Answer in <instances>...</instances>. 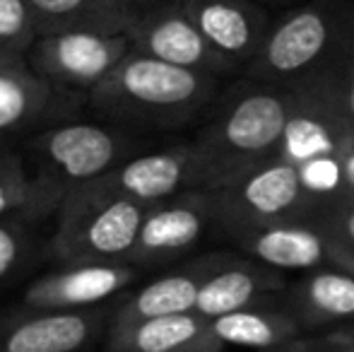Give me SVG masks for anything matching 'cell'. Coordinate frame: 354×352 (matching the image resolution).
<instances>
[{"instance_id": "1", "label": "cell", "mask_w": 354, "mask_h": 352, "mask_svg": "<svg viewBox=\"0 0 354 352\" xmlns=\"http://www.w3.org/2000/svg\"><path fill=\"white\" fill-rule=\"evenodd\" d=\"M292 106L294 87L266 85L243 75L222 85L201 131L191 138L198 188H224L280 155Z\"/></svg>"}, {"instance_id": "2", "label": "cell", "mask_w": 354, "mask_h": 352, "mask_svg": "<svg viewBox=\"0 0 354 352\" xmlns=\"http://www.w3.org/2000/svg\"><path fill=\"white\" fill-rule=\"evenodd\" d=\"M222 85L210 73L131 51L87 94V106L131 131H178L205 118Z\"/></svg>"}, {"instance_id": "3", "label": "cell", "mask_w": 354, "mask_h": 352, "mask_svg": "<svg viewBox=\"0 0 354 352\" xmlns=\"http://www.w3.org/2000/svg\"><path fill=\"white\" fill-rule=\"evenodd\" d=\"M145 150H149L147 140L131 128L71 118L29 138L24 142V160L56 215L68 191L104 176Z\"/></svg>"}, {"instance_id": "4", "label": "cell", "mask_w": 354, "mask_h": 352, "mask_svg": "<svg viewBox=\"0 0 354 352\" xmlns=\"http://www.w3.org/2000/svg\"><path fill=\"white\" fill-rule=\"evenodd\" d=\"M149 205L73 188L56 210L46 256L68 263H128Z\"/></svg>"}, {"instance_id": "5", "label": "cell", "mask_w": 354, "mask_h": 352, "mask_svg": "<svg viewBox=\"0 0 354 352\" xmlns=\"http://www.w3.org/2000/svg\"><path fill=\"white\" fill-rule=\"evenodd\" d=\"M352 0H306L282 10L243 77L294 87L318 73L333 56Z\"/></svg>"}, {"instance_id": "6", "label": "cell", "mask_w": 354, "mask_h": 352, "mask_svg": "<svg viewBox=\"0 0 354 352\" xmlns=\"http://www.w3.org/2000/svg\"><path fill=\"white\" fill-rule=\"evenodd\" d=\"M212 201L214 232L222 239L246 227L297 217L313 220L306 210L299 169L282 157H272L229 186L212 191Z\"/></svg>"}, {"instance_id": "7", "label": "cell", "mask_w": 354, "mask_h": 352, "mask_svg": "<svg viewBox=\"0 0 354 352\" xmlns=\"http://www.w3.org/2000/svg\"><path fill=\"white\" fill-rule=\"evenodd\" d=\"M210 230H214L212 191L188 188L149 205L128 263L142 272L176 266L191 259Z\"/></svg>"}, {"instance_id": "8", "label": "cell", "mask_w": 354, "mask_h": 352, "mask_svg": "<svg viewBox=\"0 0 354 352\" xmlns=\"http://www.w3.org/2000/svg\"><path fill=\"white\" fill-rule=\"evenodd\" d=\"M131 51L128 34L56 32L39 34L27 61L51 85L87 97Z\"/></svg>"}, {"instance_id": "9", "label": "cell", "mask_w": 354, "mask_h": 352, "mask_svg": "<svg viewBox=\"0 0 354 352\" xmlns=\"http://www.w3.org/2000/svg\"><path fill=\"white\" fill-rule=\"evenodd\" d=\"M87 97L44 80L27 58L0 56V147H15L61 121L77 118Z\"/></svg>"}, {"instance_id": "10", "label": "cell", "mask_w": 354, "mask_h": 352, "mask_svg": "<svg viewBox=\"0 0 354 352\" xmlns=\"http://www.w3.org/2000/svg\"><path fill=\"white\" fill-rule=\"evenodd\" d=\"M354 136V123L340 106L321 71L294 85V106L282 133L280 155L301 167L321 157H340Z\"/></svg>"}, {"instance_id": "11", "label": "cell", "mask_w": 354, "mask_h": 352, "mask_svg": "<svg viewBox=\"0 0 354 352\" xmlns=\"http://www.w3.org/2000/svg\"><path fill=\"white\" fill-rule=\"evenodd\" d=\"M111 324V309H34L17 304L0 314V352H82Z\"/></svg>"}, {"instance_id": "12", "label": "cell", "mask_w": 354, "mask_h": 352, "mask_svg": "<svg viewBox=\"0 0 354 352\" xmlns=\"http://www.w3.org/2000/svg\"><path fill=\"white\" fill-rule=\"evenodd\" d=\"M128 37H131L133 51H140L145 56L159 58L188 71L210 73L222 80L239 77L236 68L214 51L198 24L188 17L181 0H169V3L142 10L136 24L128 29Z\"/></svg>"}, {"instance_id": "13", "label": "cell", "mask_w": 354, "mask_h": 352, "mask_svg": "<svg viewBox=\"0 0 354 352\" xmlns=\"http://www.w3.org/2000/svg\"><path fill=\"white\" fill-rule=\"evenodd\" d=\"M224 239L232 244L234 251L277 268L287 275H299L326 266L350 268L323 220H280L232 232Z\"/></svg>"}, {"instance_id": "14", "label": "cell", "mask_w": 354, "mask_h": 352, "mask_svg": "<svg viewBox=\"0 0 354 352\" xmlns=\"http://www.w3.org/2000/svg\"><path fill=\"white\" fill-rule=\"evenodd\" d=\"M80 188L99 196L128 198L142 205L162 203L188 188H198V162L193 142L181 140L159 150H145L140 155L128 157L104 176L82 183Z\"/></svg>"}, {"instance_id": "15", "label": "cell", "mask_w": 354, "mask_h": 352, "mask_svg": "<svg viewBox=\"0 0 354 352\" xmlns=\"http://www.w3.org/2000/svg\"><path fill=\"white\" fill-rule=\"evenodd\" d=\"M234 251H207L198 254L181 263L171 266L154 280L145 282L142 287L121 295L118 304L111 309V324L109 326H126L154 316H171L196 311L198 297H201L205 282L219 270Z\"/></svg>"}, {"instance_id": "16", "label": "cell", "mask_w": 354, "mask_h": 352, "mask_svg": "<svg viewBox=\"0 0 354 352\" xmlns=\"http://www.w3.org/2000/svg\"><path fill=\"white\" fill-rule=\"evenodd\" d=\"M133 263H68L34 277L22 292V306L34 309H92L126 295L140 280Z\"/></svg>"}, {"instance_id": "17", "label": "cell", "mask_w": 354, "mask_h": 352, "mask_svg": "<svg viewBox=\"0 0 354 352\" xmlns=\"http://www.w3.org/2000/svg\"><path fill=\"white\" fill-rule=\"evenodd\" d=\"M210 46L227 58L239 75L261 51L275 15L256 0H181Z\"/></svg>"}, {"instance_id": "18", "label": "cell", "mask_w": 354, "mask_h": 352, "mask_svg": "<svg viewBox=\"0 0 354 352\" xmlns=\"http://www.w3.org/2000/svg\"><path fill=\"white\" fill-rule=\"evenodd\" d=\"M282 302L306 335L354 324V268L326 266L292 275Z\"/></svg>"}, {"instance_id": "19", "label": "cell", "mask_w": 354, "mask_h": 352, "mask_svg": "<svg viewBox=\"0 0 354 352\" xmlns=\"http://www.w3.org/2000/svg\"><path fill=\"white\" fill-rule=\"evenodd\" d=\"M292 275L287 272L234 251L232 259L205 282L196 311L205 319H217L229 311L280 295Z\"/></svg>"}, {"instance_id": "20", "label": "cell", "mask_w": 354, "mask_h": 352, "mask_svg": "<svg viewBox=\"0 0 354 352\" xmlns=\"http://www.w3.org/2000/svg\"><path fill=\"white\" fill-rule=\"evenodd\" d=\"M224 350L212 335L210 319L198 311L154 316L126 326H109L106 352H191Z\"/></svg>"}, {"instance_id": "21", "label": "cell", "mask_w": 354, "mask_h": 352, "mask_svg": "<svg viewBox=\"0 0 354 352\" xmlns=\"http://www.w3.org/2000/svg\"><path fill=\"white\" fill-rule=\"evenodd\" d=\"M210 328L224 348L236 345V348H246L253 352L280 348V345H287L306 335L282 302V292L256 302V304L243 306V309L210 319Z\"/></svg>"}, {"instance_id": "22", "label": "cell", "mask_w": 354, "mask_h": 352, "mask_svg": "<svg viewBox=\"0 0 354 352\" xmlns=\"http://www.w3.org/2000/svg\"><path fill=\"white\" fill-rule=\"evenodd\" d=\"M39 34H128L140 10L131 0H29Z\"/></svg>"}, {"instance_id": "23", "label": "cell", "mask_w": 354, "mask_h": 352, "mask_svg": "<svg viewBox=\"0 0 354 352\" xmlns=\"http://www.w3.org/2000/svg\"><path fill=\"white\" fill-rule=\"evenodd\" d=\"M39 256V234L32 220L3 217L0 220V282L24 272Z\"/></svg>"}, {"instance_id": "24", "label": "cell", "mask_w": 354, "mask_h": 352, "mask_svg": "<svg viewBox=\"0 0 354 352\" xmlns=\"http://www.w3.org/2000/svg\"><path fill=\"white\" fill-rule=\"evenodd\" d=\"M321 73L328 77L340 106L345 109V113L354 123V0L345 15L333 56L321 68Z\"/></svg>"}, {"instance_id": "25", "label": "cell", "mask_w": 354, "mask_h": 352, "mask_svg": "<svg viewBox=\"0 0 354 352\" xmlns=\"http://www.w3.org/2000/svg\"><path fill=\"white\" fill-rule=\"evenodd\" d=\"M39 37L29 0H0V56L27 58Z\"/></svg>"}, {"instance_id": "26", "label": "cell", "mask_w": 354, "mask_h": 352, "mask_svg": "<svg viewBox=\"0 0 354 352\" xmlns=\"http://www.w3.org/2000/svg\"><path fill=\"white\" fill-rule=\"evenodd\" d=\"M326 230L330 232L337 251L345 259V263L354 268V198L337 205L326 217H321Z\"/></svg>"}, {"instance_id": "27", "label": "cell", "mask_w": 354, "mask_h": 352, "mask_svg": "<svg viewBox=\"0 0 354 352\" xmlns=\"http://www.w3.org/2000/svg\"><path fill=\"white\" fill-rule=\"evenodd\" d=\"M308 335H313L318 340L323 352H354V324L335 326V328Z\"/></svg>"}, {"instance_id": "28", "label": "cell", "mask_w": 354, "mask_h": 352, "mask_svg": "<svg viewBox=\"0 0 354 352\" xmlns=\"http://www.w3.org/2000/svg\"><path fill=\"white\" fill-rule=\"evenodd\" d=\"M342 176H345V191H347V201L354 198V136L350 138V142L342 150Z\"/></svg>"}, {"instance_id": "29", "label": "cell", "mask_w": 354, "mask_h": 352, "mask_svg": "<svg viewBox=\"0 0 354 352\" xmlns=\"http://www.w3.org/2000/svg\"><path fill=\"white\" fill-rule=\"evenodd\" d=\"M311 350V335H301V338L292 340L287 345H280V348L272 350H263V352H308Z\"/></svg>"}, {"instance_id": "30", "label": "cell", "mask_w": 354, "mask_h": 352, "mask_svg": "<svg viewBox=\"0 0 354 352\" xmlns=\"http://www.w3.org/2000/svg\"><path fill=\"white\" fill-rule=\"evenodd\" d=\"M256 3L266 5V8H280V10H287V8H294L299 3H306V0H256Z\"/></svg>"}, {"instance_id": "31", "label": "cell", "mask_w": 354, "mask_h": 352, "mask_svg": "<svg viewBox=\"0 0 354 352\" xmlns=\"http://www.w3.org/2000/svg\"><path fill=\"white\" fill-rule=\"evenodd\" d=\"M133 5H136L138 10H149V8H154V5H162V3H169V0H131Z\"/></svg>"}, {"instance_id": "32", "label": "cell", "mask_w": 354, "mask_h": 352, "mask_svg": "<svg viewBox=\"0 0 354 352\" xmlns=\"http://www.w3.org/2000/svg\"><path fill=\"white\" fill-rule=\"evenodd\" d=\"M191 352H224V350H191Z\"/></svg>"}]
</instances>
